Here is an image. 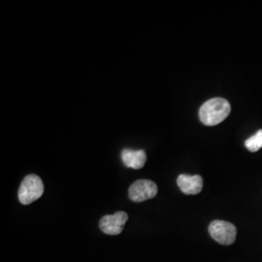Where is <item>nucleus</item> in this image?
<instances>
[{"instance_id": "f257e3e1", "label": "nucleus", "mask_w": 262, "mask_h": 262, "mask_svg": "<svg viewBox=\"0 0 262 262\" xmlns=\"http://www.w3.org/2000/svg\"><path fill=\"white\" fill-rule=\"evenodd\" d=\"M231 112L229 102L221 97H215L206 101L199 109V119L208 126H214L224 122Z\"/></svg>"}, {"instance_id": "f03ea898", "label": "nucleus", "mask_w": 262, "mask_h": 262, "mask_svg": "<svg viewBox=\"0 0 262 262\" xmlns=\"http://www.w3.org/2000/svg\"><path fill=\"white\" fill-rule=\"evenodd\" d=\"M44 193V184L41 178L30 174L23 180L19 188L18 196L19 202L24 205H29L38 200Z\"/></svg>"}, {"instance_id": "7ed1b4c3", "label": "nucleus", "mask_w": 262, "mask_h": 262, "mask_svg": "<svg viewBox=\"0 0 262 262\" xmlns=\"http://www.w3.org/2000/svg\"><path fill=\"white\" fill-rule=\"evenodd\" d=\"M209 233L217 243L228 246L235 242L237 229L234 225L225 221H214L209 225Z\"/></svg>"}, {"instance_id": "20e7f679", "label": "nucleus", "mask_w": 262, "mask_h": 262, "mask_svg": "<svg viewBox=\"0 0 262 262\" xmlns=\"http://www.w3.org/2000/svg\"><path fill=\"white\" fill-rule=\"evenodd\" d=\"M158 186L150 180H138L131 185L128 195L134 202H143L158 194Z\"/></svg>"}, {"instance_id": "39448f33", "label": "nucleus", "mask_w": 262, "mask_h": 262, "mask_svg": "<svg viewBox=\"0 0 262 262\" xmlns=\"http://www.w3.org/2000/svg\"><path fill=\"white\" fill-rule=\"evenodd\" d=\"M128 221V215L120 211L114 215H104L99 222V227L101 231L107 235L121 234L123 230V226Z\"/></svg>"}, {"instance_id": "423d86ee", "label": "nucleus", "mask_w": 262, "mask_h": 262, "mask_svg": "<svg viewBox=\"0 0 262 262\" xmlns=\"http://www.w3.org/2000/svg\"><path fill=\"white\" fill-rule=\"evenodd\" d=\"M177 185L183 193L187 195H194L202 190L203 179L199 175L189 176L182 174L177 179Z\"/></svg>"}, {"instance_id": "0eeeda50", "label": "nucleus", "mask_w": 262, "mask_h": 262, "mask_svg": "<svg viewBox=\"0 0 262 262\" xmlns=\"http://www.w3.org/2000/svg\"><path fill=\"white\" fill-rule=\"evenodd\" d=\"M123 164L132 169H141L144 167L147 161L146 152L143 150L123 149L121 154Z\"/></svg>"}, {"instance_id": "6e6552de", "label": "nucleus", "mask_w": 262, "mask_h": 262, "mask_svg": "<svg viewBox=\"0 0 262 262\" xmlns=\"http://www.w3.org/2000/svg\"><path fill=\"white\" fill-rule=\"evenodd\" d=\"M245 146L252 152H255L262 148V129L257 131L252 137L245 142Z\"/></svg>"}]
</instances>
